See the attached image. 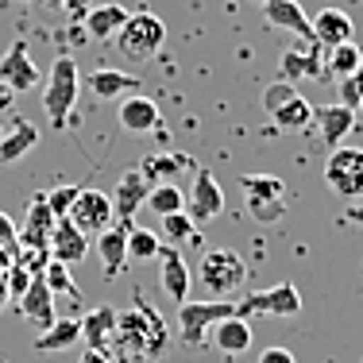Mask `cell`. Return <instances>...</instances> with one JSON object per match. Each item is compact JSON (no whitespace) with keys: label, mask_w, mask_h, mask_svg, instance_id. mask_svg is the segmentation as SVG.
I'll return each mask as SVG.
<instances>
[{"label":"cell","mask_w":363,"mask_h":363,"mask_svg":"<svg viewBox=\"0 0 363 363\" xmlns=\"http://www.w3.org/2000/svg\"><path fill=\"white\" fill-rule=\"evenodd\" d=\"M197 282L209 298L217 301H232V294H240V286L247 282V263L240 252L232 247H213V252L201 255L197 263Z\"/></svg>","instance_id":"6da1fadb"},{"label":"cell","mask_w":363,"mask_h":363,"mask_svg":"<svg viewBox=\"0 0 363 363\" xmlns=\"http://www.w3.org/2000/svg\"><path fill=\"white\" fill-rule=\"evenodd\" d=\"M162 43H167V23L155 12H132L128 23L116 31V39H112V50L128 62H151L162 50Z\"/></svg>","instance_id":"7a4b0ae2"},{"label":"cell","mask_w":363,"mask_h":363,"mask_svg":"<svg viewBox=\"0 0 363 363\" xmlns=\"http://www.w3.org/2000/svg\"><path fill=\"white\" fill-rule=\"evenodd\" d=\"M116 340L132 352L135 359H151L167 348V328H162V317H155L151 309L140 301L135 313H120L116 317Z\"/></svg>","instance_id":"3957f363"},{"label":"cell","mask_w":363,"mask_h":363,"mask_svg":"<svg viewBox=\"0 0 363 363\" xmlns=\"http://www.w3.org/2000/svg\"><path fill=\"white\" fill-rule=\"evenodd\" d=\"M77 89H82V70L70 55H58L55 66L47 74V85H43V108H47L50 124L66 128V116L77 105Z\"/></svg>","instance_id":"277c9868"},{"label":"cell","mask_w":363,"mask_h":363,"mask_svg":"<svg viewBox=\"0 0 363 363\" xmlns=\"http://www.w3.org/2000/svg\"><path fill=\"white\" fill-rule=\"evenodd\" d=\"M263 108L271 112V120L279 128H286V132H306V128L313 124V105H309V101L301 97L290 82H282V77L267 85Z\"/></svg>","instance_id":"5b68a950"},{"label":"cell","mask_w":363,"mask_h":363,"mask_svg":"<svg viewBox=\"0 0 363 363\" xmlns=\"http://www.w3.org/2000/svg\"><path fill=\"white\" fill-rule=\"evenodd\" d=\"M236 313V301H217V298H201V301H182L178 306V333L186 344H205V336L213 333V325H220L224 317Z\"/></svg>","instance_id":"8992f818"},{"label":"cell","mask_w":363,"mask_h":363,"mask_svg":"<svg viewBox=\"0 0 363 363\" xmlns=\"http://www.w3.org/2000/svg\"><path fill=\"white\" fill-rule=\"evenodd\" d=\"M255 313H267V317H294V313H301L298 286H294V282H279V286H271V290H255V294H247V298L236 301V317L252 321Z\"/></svg>","instance_id":"52a82bcc"},{"label":"cell","mask_w":363,"mask_h":363,"mask_svg":"<svg viewBox=\"0 0 363 363\" xmlns=\"http://www.w3.org/2000/svg\"><path fill=\"white\" fill-rule=\"evenodd\" d=\"M66 220H70L74 228L82 232V236H101V232H108L112 224H116L112 197L105 194V189H82Z\"/></svg>","instance_id":"ba28073f"},{"label":"cell","mask_w":363,"mask_h":363,"mask_svg":"<svg viewBox=\"0 0 363 363\" xmlns=\"http://www.w3.org/2000/svg\"><path fill=\"white\" fill-rule=\"evenodd\" d=\"M240 189L247 197V209L259 220H279L282 217V197H286V182L274 174H244Z\"/></svg>","instance_id":"9c48e42d"},{"label":"cell","mask_w":363,"mask_h":363,"mask_svg":"<svg viewBox=\"0 0 363 363\" xmlns=\"http://www.w3.org/2000/svg\"><path fill=\"white\" fill-rule=\"evenodd\" d=\"M325 182L340 197L363 194V147H336L325 162Z\"/></svg>","instance_id":"30bf717a"},{"label":"cell","mask_w":363,"mask_h":363,"mask_svg":"<svg viewBox=\"0 0 363 363\" xmlns=\"http://www.w3.org/2000/svg\"><path fill=\"white\" fill-rule=\"evenodd\" d=\"M55 228H58V217L50 213L47 194H35L28 205V217L20 224V252H50Z\"/></svg>","instance_id":"8fae6325"},{"label":"cell","mask_w":363,"mask_h":363,"mask_svg":"<svg viewBox=\"0 0 363 363\" xmlns=\"http://www.w3.org/2000/svg\"><path fill=\"white\" fill-rule=\"evenodd\" d=\"M186 213L194 224H205L224 213V189L217 186V178L209 170H194V189L186 197Z\"/></svg>","instance_id":"7c38bea8"},{"label":"cell","mask_w":363,"mask_h":363,"mask_svg":"<svg viewBox=\"0 0 363 363\" xmlns=\"http://www.w3.org/2000/svg\"><path fill=\"white\" fill-rule=\"evenodd\" d=\"M0 82L12 93H31L43 82L39 66L31 62V55H28V43H12V50L0 58Z\"/></svg>","instance_id":"4fadbf2b"},{"label":"cell","mask_w":363,"mask_h":363,"mask_svg":"<svg viewBox=\"0 0 363 363\" xmlns=\"http://www.w3.org/2000/svg\"><path fill=\"white\" fill-rule=\"evenodd\" d=\"M147 194H151V182H147L140 170H128V174H120L116 189H112V209H116V220L132 224V217L147 205Z\"/></svg>","instance_id":"5bb4252c"},{"label":"cell","mask_w":363,"mask_h":363,"mask_svg":"<svg viewBox=\"0 0 363 363\" xmlns=\"http://www.w3.org/2000/svg\"><path fill=\"white\" fill-rule=\"evenodd\" d=\"M313 20V43L325 50L333 47H344V43H356V28H352V16L340 12V8H321Z\"/></svg>","instance_id":"9a60e30c"},{"label":"cell","mask_w":363,"mask_h":363,"mask_svg":"<svg viewBox=\"0 0 363 363\" xmlns=\"http://www.w3.org/2000/svg\"><path fill=\"white\" fill-rule=\"evenodd\" d=\"M82 82H85V89L101 101H124L140 89V77L128 74V70H112V66H101V70H93L89 77H82Z\"/></svg>","instance_id":"2e32d148"},{"label":"cell","mask_w":363,"mask_h":363,"mask_svg":"<svg viewBox=\"0 0 363 363\" xmlns=\"http://www.w3.org/2000/svg\"><path fill=\"white\" fill-rule=\"evenodd\" d=\"M116 120H120V128H124V132H132V135L155 132V128L162 124L159 105H155L151 97H143V93H132V97H124V101H120Z\"/></svg>","instance_id":"e0dca14e"},{"label":"cell","mask_w":363,"mask_h":363,"mask_svg":"<svg viewBox=\"0 0 363 363\" xmlns=\"http://www.w3.org/2000/svg\"><path fill=\"white\" fill-rule=\"evenodd\" d=\"M263 16H267L271 28L294 31L298 39L313 43V20L306 16V8H301L298 0H263Z\"/></svg>","instance_id":"ac0fdd59"},{"label":"cell","mask_w":363,"mask_h":363,"mask_svg":"<svg viewBox=\"0 0 363 363\" xmlns=\"http://www.w3.org/2000/svg\"><path fill=\"white\" fill-rule=\"evenodd\" d=\"M159 282L167 290V298H174L178 306L189 301V263L170 244H162V252H159Z\"/></svg>","instance_id":"d6986e66"},{"label":"cell","mask_w":363,"mask_h":363,"mask_svg":"<svg viewBox=\"0 0 363 363\" xmlns=\"http://www.w3.org/2000/svg\"><path fill=\"white\" fill-rule=\"evenodd\" d=\"M16 309H20L28 321H35L39 325V333H47L50 325L58 321V313H55V294H50V286L43 279H31V286L28 294H23L20 301H16Z\"/></svg>","instance_id":"ffe728a7"},{"label":"cell","mask_w":363,"mask_h":363,"mask_svg":"<svg viewBox=\"0 0 363 363\" xmlns=\"http://www.w3.org/2000/svg\"><path fill=\"white\" fill-rule=\"evenodd\" d=\"M325 74V58H321V47H309L306 55L301 50H286L279 62V77L282 82H321Z\"/></svg>","instance_id":"44dd1931"},{"label":"cell","mask_w":363,"mask_h":363,"mask_svg":"<svg viewBox=\"0 0 363 363\" xmlns=\"http://www.w3.org/2000/svg\"><path fill=\"white\" fill-rule=\"evenodd\" d=\"M128 228H132V224L116 220L108 232L97 236V255H101V263H105V279H116L128 263Z\"/></svg>","instance_id":"7402d4cb"},{"label":"cell","mask_w":363,"mask_h":363,"mask_svg":"<svg viewBox=\"0 0 363 363\" xmlns=\"http://www.w3.org/2000/svg\"><path fill=\"white\" fill-rule=\"evenodd\" d=\"M313 124H317V132H321V140L336 147L352 132V124H356V108L340 105V101H336V105H313Z\"/></svg>","instance_id":"603a6c76"},{"label":"cell","mask_w":363,"mask_h":363,"mask_svg":"<svg viewBox=\"0 0 363 363\" xmlns=\"http://www.w3.org/2000/svg\"><path fill=\"white\" fill-rule=\"evenodd\" d=\"M213 348L224 352V356H244L247 348H252V321H244V317H224L220 325H213Z\"/></svg>","instance_id":"cb8c5ba5"},{"label":"cell","mask_w":363,"mask_h":363,"mask_svg":"<svg viewBox=\"0 0 363 363\" xmlns=\"http://www.w3.org/2000/svg\"><path fill=\"white\" fill-rule=\"evenodd\" d=\"M116 309L112 306H97L82 317V340L85 348H97V352H108V340L116 336Z\"/></svg>","instance_id":"d4e9b609"},{"label":"cell","mask_w":363,"mask_h":363,"mask_svg":"<svg viewBox=\"0 0 363 363\" xmlns=\"http://www.w3.org/2000/svg\"><path fill=\"white\" fill-rule=\"evenodd\" d=\"M85 255H89V236H82L70 220H58L55 236H50V259L74 267V263H82Z\"/></svg>","instance_id":"484cf974"},{"label":"cell","mask_w":363,"mask_h":363,"mask_svg":"<svg viewBox=\"0 0 363 363\" xmlns=\"http://www.w3.org/2000/svg\"><path fill=\"white\" fill-rule=\"evenodd\" d=\"M128 8H120V4H97L89 16H85V35H93V39H116V31L128 23Z\"/></svg>","instance_id":"4316f807"},{"label":"cell","mask_w":363,"mask_h":363,"mask_svg":"<svg viewBox=\"0 0 363 363\" xmlns=\"http://www.w3.org/2000/svg\"><path fill=\"white\" fill-rule=\"evenodd\" d=\"M82 340V321L77 317H58L47 333L35 336V352H66Z\"/></svg>","instance_id":"83f0119b"},{"label":"cell","mask_w":363,"mask_h":363,"mask_svg":"<svg viewBox=\"0 0 363 363\" xmlns=\"http://www.w3.org/2000/svg\"><path fill=\"white\" fill-rule=\"evenodd\" d=\"M35 147H39V128L28 124V120H16V128L0 140V162H16Z\"/></svg>","instance_id":"f1b7e54d"},{"label":"cell","mask_w":363,"mask_h":363,"mask_svg":"<svg viewBox=\"0 0 363 363\" xmlns=\"http://www.w3.org/2000/svg\"><path fill=\"white\" fill-rule=\"evenodd\" d=\"M363 70V50L356 43H344V47H333L325 50V74L336 77V82H344V77L359 74Z\"/></svg>","instance_id":"f546056e"},{"label":"cell","mask_w":363,"mask_h":363,"mask_svg":"<svg viewBox=\"0 0 363 363\" xmlns=\"http://www.w3.org/2000/svg\"><path fill=\"white\" fill-rule=\"evenodd\" d=\"M162 252V236L155 228H143V224H132L128 228V259L132 263H151Z\"/></svg>","instance_id":"4dcf8cb0"},{"label":"cell","mask_w":363,"mask_h":363,"mask_svg":"<svg viewBox=\"0 0 363 363\" xmlns=\"http://www.w3.org/2000/svg\"><path fill=\"white\" fill-rule=\"evenodd\" d=\"M147 209L159 213V220L170 217V213H186V194H182L174 182H159V186H151V194H147Z\"/></svg>","instance_id":"1f68e13d"},{"label":"cell","mask_w":363,"mask_h":363,"mask_svg":"<svg viewBox=\"0 0 363 363\" xmlns=\"http://www.w3.org/2000/svg\"><path fill=\"white\" fill-rule=\"evenodd\" d=\"M194 170V162L186 159V155H147V159L140 162V174L155 186V178H174L182 174V170Z\"/></svg>","instance_id":"d6a6232c"},{"label":"cell","mask_w":363,"mask_h":363,"mask_svg":"<svg viewBox=\"0 0 363 363\" xmlns=\"http://www.w3.org/2000/svg\"><path fill=\"white\" fill-rule=\"evenodd\" d=\"M194 228H197V224L189 220V213H170V217H162V236H167L170 247L186 244V240L194 236Z\"/></svg>","instance_id":"836d02e7"},{"label":"cell","mask_w":363,"mask_h":363,"mask_svg":"<svg viewBox=\"0 0 363 363\" xmlns=\"http://www.w3.org/2000/svg\"><path fill=\"white\" fill-rule=\"evenodd\" d=\"M43 282L50 286V294H70V298H77V286H74V279H70V267L58 263V259H50V263H47Z\"/></svg>","instance_id":"e575fe53"},{"label":"cell","mask_w":363,"mask_h":363,"mask_svg":"<svg viewBox=\"0 0 363 363\" xmlns=\"http://www.w3.org/2000/svg\"><path fill=\"white\" fill-rule=\"evenodd\" d=\"M77 194H82V186H58V189H50V194H47L50 213H55L58 220H66V217H70V209H74V201H77Z\"/></svg>","instance_id":"d590c367"},{"label":"cell","mask_w":363,"mask_h":363,"mask_svg":"<svg viewBox=\"0 0 363 363\" xmlns=\"http://www.w3.org/2000/svg\"><path fill=\"white\" fill-rule=\"evenodd\" d=\"M4 274H8V294H12L16 301H20L23 294H28V286H31V271H28L23 263H12Z\"/></svg>","instance_id":"8d00e7d4"},{"label":"cell","mask_w":363,"mask_h":363,"mask_svg":"<svg viewBox=\"0 0 363 363\" xmlns=\"http://www.w3.org/2000/svg\"><path fill=\"white\" fill-rule=\"evenodd\" d=\"M340 105L348 108H363V74H352L340 82Z\"/></svg>","instance_id":"74e56055"},{"label":"cell","mask_w":363,"mask_h":363,"mask_svg":"<svg viewBox=\"0 0 363 363\" xmlns=\"http://www.w3.org/2000/svg\"><path fill=\"white\" fill-rule=\"evenodd\" d=\"M0 247L12 252V255L20 252V224L8 217V213H0Z\"/></svg>","instance_id":"f35d334b"},{"label":"cell","mask_w":363,"mask_h":363,"mask_svg":"<svg viewBox=\"0 0 363 363\" xmlns=\"http://www.w3.org/2000/svg\"><path fill=\"white\" fill-rule=\"evenodd\" d=\"M50 8H58V12H66L70 20H85V16L97 8V0H47Z\"/></svg>","instance_id":"ab89813d"},{"label":"cell","mask_w":363,"mask_h":363,"mask_svg":"<svg viewBox=\"0 0 363 363\" xmlns=\"http://www.w3.org/2000/svg\"><path fill=\"white\" fill-rule=\"evenodd\" d=\"M259 363H298L290 356V348H279V344H271V348L259 352Z\"/></svg>","instance_id":"60d3db41"},{"label":"cell","mask_w":363,"mask_h":363,"mask_svg":"<svg viewBox=\"0 0 363 363\" xmlns=\"http://www.w3.org/2000/svg\"><path fill=\"white\" fill-rule=\"evenodd\" d=\"M77 363H112L108 352H97V348H85L82 356H77Z\"/></svg>","instance_id":"b9f144b4"},{"label":"cell","mask_w":363,"mask_h":363,"mask_svg":"<svg viewBox=\"0 0 363 363\" xmlns=\"http://www.w3.org/2000/svg\"><path fill=\"white\" fill-rule=\"evenodd\" d=\"M12 97H16V93L8 89L4 82H0V112H4V108H12Z\"/></svg>","instance_id":"7bdbcfd3"},{"label":"cell","mask_w":363,"mask_h":363,"mask_svg":"<svg viewBox=\"0 0 363 363\" xmlns=\"http://www.w3.org/2000/svg\"><path fill=\"white\" fill-rule=\"evenodd\" d=\"M8 298H12V294H8V274H4V271H0V309H4V306H8Z\"/></svg>","instance_id":"ee69618b"},{"label":"cell","mask_w":363,"mask_h":363,"mask_svg":"<svg viewBox=\"0 0 363 363\" xmlns=\"http://www.w3.org/2000/svg\"><path fill=\"white\" fill-rule=\"evenodd\" d=\"M344 217H348L352 224H363V205H352V209L344 213Z\"/></svg>","instance_id":"f6af8a7d"},{"label":"cell","mask_w":363,"mask_h":363,"mask_svg":"<svg viewBox=\"0 0 363 363\" xmlns=\"http://www.w3.org/2000/svg\"><path fill=\"white\" fill-rule=\"evenodd\" d=\"M16 263V255L12 252H4V247H0V271H8V267Z\"/></svg>","instance_id":"bcb514c9"},{"label":"cell","mask_w":363,"mask_h":363,"mask_svg":"<svg viewBox=\"0 0 363 363\" xmlns=\"http://www.w3.org/2000/svg\"><path fill=\"white\" fill-rule=\"evenodd\" d=\"M255 4H263V0H255Z\"/></svg>","instance_id":"7dc6e473"},{"label":"cell","mask_w":363,"mask_h":363,"mask_svg":"<svg viewBox=\"0 0 363 363\" xmlns=\"http://www.w3.org/2000/svg\"><path fill=\"white\" fill-rule=\"evenodd\" d=\"M20 4H23V0H20Z\"/></svg>","instance_id":"c3c4849f"},{"label":"cell","mask_w":363,"mask_h":363,"mask_svg":"<svg viewBox=\"0 0 363 363\" xmlns=\"http://www.w3.org/2000/svg\"><path fill=\"white\" fill-rule=\"evenodd\" d=\"M359 74H363V70H359Z\"/></svg>","instance_id":"681fc988"}]
</instances>
